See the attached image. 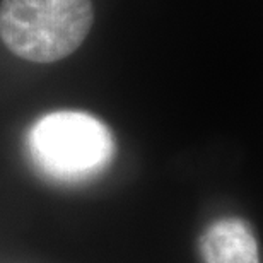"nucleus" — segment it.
<instances>
[{
  "label": "nucleus",
  "instance_id": "1",
  "mask_svg": "<svg viewBox=\"0 0 263 263\" xmlns=\"http://www.w3.org/2000/svg\"><path fill=\"white\" fill-rule=\"evenodd\" d=\"M94 23L91 0H2L0 38L15 57L53 64L72 55Z\"/></svg>",
  "mask_w": 263,
  "mask_h": 263
},
{
  "label": "nucleus",
  "instance_id": "2",
  "mask_svg": "<svg viewBox=\"0 0 263 263\" xmlns=\"http://www.w3.org/2000/svg\"><path fill=\"white\" fill-rule=\"evenodd\" d=\"M31 157L46 176L79 183L99 175L115 152L111 132L81 111H55L34 123L28 137Z\"/></svg>",
  "mask_w": 263,
  "mask_h": 263
},
{
  "label": "nucleus",
  "instance_id": "3",
  "mask_svg": "<svg viewBox=\"0 0 263 263\" xmlns=\"http://www.w3.org/2000/svg\"><path fill=\"white\" fill-rule=\"evenodd\" d=\"M198 250L203 263H261L253 231L238 217L209 224L198 239Z\"/></svg>",
  "mask_w": 263,
  "mask_h": 263
}]
</instances>
